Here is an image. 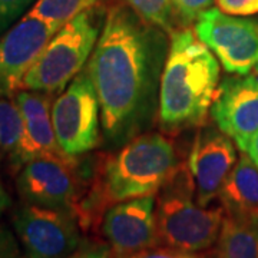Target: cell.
<instances>
[{"instance_id":"obj_1","label":"cell","mask_w":258,"mask_h":258,"mask_svg":"<svg viewBox=\"0 0 258 258\" xmlns=\"http://www.w3.org/2000/svg\"><path fill=\"white\" fill-rule=\"evenodd\" d=\"M169 39L132 9L112 6L88 62L101 106L102 145L116 151L158 120Z\"/></svg>"},{"instance_id":"obj_2","label":"cell","mask_w":258,"mask_h":258,"mask_svg":"<svg viewBox=\"0 0 258 258\" xmlns=\"http://www.w3.org/2000/svg\"><path fill=\"white\" fill-rule=\"evenodd\" d=\"M218 85V59L195 32L179 29L169 35L159 88V129L174 137L204 125Z\"/></svg>"},{"instance_id":"obj_3","label":"cell","mask_w":258,"mask_h":258,"mask_svg":"<svg viewBox=\"0 0 258 258\" xmlns=\"http://www.w3.org/2000/svg\"><path fill=\"white\" fill-rule=\"evenodd\" d=\"M182 162L172 137L145 132L102 159L96 181L83 204L85 221L92 225L102 208L157 194Z\"/></svg>"},{"instance_id":"obj_4","label":"cell","mask_w":258,"mask_h":258,"mask_svg":"<svg viewBox=\"0 0 258 258\" xmlns=\"http://www.w3.org/2000/svg\"><path fill=\"white\" fill-rule=\"evenodd\" d=\"M155 214L161 245L201 252L215 245L225 210L198 203L189 168L181 164L157 192Z\"/></svg>"},{"instance_id":"obj_5","label":"cell","mask_w":258,"mask_h":258,"mask_svg":"<svg viewBox=\"0 0 258 258\" xmlns=\"http://www.w3.org/2000/svg\"><path fill=\"white\" fill-rule=\"evenodd\" d=\"M95 9L86 10L56 32L25 78L23 89L56 95L85 69L102 32Z\"/></svg>"},{"instance_id":"obj_6","label":"cell","mask_w":258,"mask_h":258,"mask_svg":"<svg viewBox=\"0 0 258 258\" xmlns=\"http://www.w3.org/2000/svg\"><path fill=\"white\" fill-rule=\"evenodd\" d=\"M56 138L66 155L78 158L102 144L101 106L88 66L52 105Z\"/></svg>"},{"instance_id":"obj_7","label":"cell","mask_w":258,"mask_h":258,"mask_svg":"<svg viewBox=\"0 0 258 258\" xmlns=\"http://www.w3.org/2000/svg\"><path fill=\"white\" fill-rule=\"evenodd\" d=\"M13 227L25 258H69L83 242L79 220L68 210L23 203Z\"/></svg>"},{"instance_id":"obj_8","label":"cell","mask_w":258,"mask_h":258,"mask_svg":"<svg viewBox=\"0 0 258 258\" xmlns=\"http://www.w3.org/2000/svg\"><path fill=\"white\" fill-rule=\"evenodd\" d=\"M16 188L23 203L68 210L78 217L89 194L78 171V158H37L20 168Z\"/></svg>"},{"instance_id":"obj_9","label":"cell","mask_w":258,"mask_h":258,"mask_svg":"<svg viewBox=\"0 0 258 258\" xmlns=\"http://www.w3.org/2000/svg\"><path fill=\"white\" fill-rule=\"evenodd\" d=\"M195 35L230 75H248L258 62V20L205 10L195 22Z\"/></svg>"},{"instance_id":"obj_10","label":"cell","mask_w":258,"mask_h":258,"mask_svg":"<svg viewBox=\"0 0 258 258\" xmlns=\"http://www.w3.org/2000/svg\"><path fill=\"white\" fill-rule=\"evenodd\" d=\"M157 194L109 205L101 231L111 248V258H125L161 245L157 227Z\"/></svg>"},{"instance_id":"obj_11","label":"cell","mask_w":258,"mask_h":258,"mask_svg":"<svg viewBox=\"0 0 258 258\" xmlns=\"http://www.w3.org/2000/svg\"><path fill=\"white\" fill-rule=\"evenodd\" d=\"M210 116L230 137L240 152H247L258 132V76L230 75L218 85Z\"/></svg>"},{"instance_id":"obj_12","label":"cell","mask_w":258,"mask_h":258,"mask_svg":"<svg viewBox=\"0 0 258 258\" xmlns=\"http://www.w3.org/2000/svg\"><path fill=\"white\" fill-rule=\"evenodd\" d=\"M56 29L26 13L0 36V98H15Z\"/></svg>"},{"instance_id":"obj_13","label":"cell","mask_w":258,"mask_h":258,"mask_svg":"<svg viewBox=\"0 0 258 258\" xmlns=\"http://www.w3.org/2000/svg\"><path fill=\"white\" fill-rule=\"evenodd\" d=\"M237 161V147L230 137L207 122L198 128L186 165L192 175L197 200L203 207L218 198Z\"/></svg>"},{"instance_id":"obj_14","label":"cell","mask_w":258,"mask_h":258,"mask_svg":"<svg viewBox=\"0 0 258 258\" xmlns=\"http://www.w3.org/2000/svg\"><path fill=\"white\" fill-rule=\"evenodd\" d=\"M15 101L23 118V137L16 155L9 162L13 171L19 172L25 164L37 158L75 159L64 154L56 138L52 120L53 95L22 89Z\"/></svg>"},{"instance_id":"obj_15","label":"cell","mask_w":258,"mask_h":258,"mask_svg":"<svg viewBox=\"0 0 258 258\" xmlns=\"http://www.w3.org/2000/svg\"><path fill=\"white\" fill-rule=\"evenodd\" d=\"M218 200L227 214L258 215V166L247 152L240 154Z\"/></svg>"},{"instance_id":"obj_16","label":"cell","mask_w":258,"mask_h":258,"mask_svg":"<svg viewBox=\"0 0 258 258\" xmlns=\"http://www.w3.org/2000/svg\"><path fill=\"white\" fill-rule=\"evenodd\" d=\"M214 258H258V215L225 212Z\"/></svg>"},{"instance_id":"obj_17","label":"cell","mask_w":258,"mask_h":258,"mask_svg":"<svg viewBox=\"0 0 258 258\" xmlns=\"http://www.w3.org/2000/svg\"><path fill=\"white\" fill-rule=\"evenodd\" d=\"M102 0H37L28 13L56 30L86 10L95 9Z\"/></svg>"},{"instance_id":"obj_18","label":"cell","mask_w":258,"mask_h":258,"mask_svg":"<svg viewBox=\"0 0 258 258\" xmlns=\"http://www.w3.org/2000/svg\"><path fill=\"white\" fill-rule=\"evenodd\" d=\"M23 137V118L16 101L0 98V149L8 155L9 162L18 152Z\"/></svg>"},{"instance_id":"obj_19","label":"cell","mask_w":258,"mask_h":258,"mask_svg":"<svg viewBox=\"0 0 258 258\" xmlns=\"http://www.w3.org/2000/svg\"><path fill=\"white\" fill-rule=\"evenodd\" d=\"M129 8L149 25L162 29L168 35L175 32V12L171 0H125Z\"/></svg>"},{"instance_id":"obj_20","label":"cell","mask_w":258,"mask_h":258,"mask_svg":"<svg viewBox=\"0 0 258 258\" xmlns=\"http://www.w3.org/2000/svg\"><path fill=\"white\" fill-rule=\"evenodd\" d=\"M37 0H0V36L23 18Z\"/></svg>"},{"instance_id":"obj_21","label":"cell","mask_w":258,"mask_h":258,"mask_svg":"<svg viewBox=\"0 0 258 258\" xmlns=\"http://www.w3.org/2000/svg\"><path fill=\"white\" fill-rule=\"evenodd\" d=\"M214 0H171L178 18L184 23H195L205 10L211 8Z\"/></svg>"},{"instance_id":"obj_22","label":"cell","mask_w":258,"mask_h":258,"mask_svg":"<svg viewBox=\"0 0 258 258\" xmlns=\"http://www.w3.org/2000/svg\"><path fill=\"white\" fill-rule=\"evenodd\" d=\"M217 5L218 9L232 16L258 15V0H217Z\"/></svg>"},{"instance_id":"obj_23","label":"cell","mask_w":258,"mask_h":258,"mask_svg":"<svg viewBox=\"0 0 258 258\" xmlns=\"http://www.w3.org/2000/svg\"><path fill=\"white\" fill-rule=\"evenodd\" d=\"M125 258H200L195 252L184 251V249L172 248V247H165V245H158L154 248L145 249L137 252L134 255H129Z\"/></svg>"},{"instance_id":"obj_24","label":"cell","mask_w":258,"mask_h":258,"mask_svg":"<svg viewBox=\"0 0 258 258\" xmlns=\"http://www.w3.org/2000/svg\"><path fill=\"white\" fill-rule=\"evenodd\" d=\"M69 258H111V248L101 241H83Z\"/></svg>"},{"instance_id":"obj_25","label":"cell","mask_w":258,"mask_h":258,"mask_svg":"<svg viewBox=\"0 0 258 258\" xmlns=\"http://www.w3.org/2000/svg\"><path fill=\"white\" fill-rule=\"evenodd\" d=\"M0 258H25L15 235L0 225Z\"/></svg>"},{"instance_id":"obj_26","label":"cell","mask_w":258,"mask_h":258,"mask_svg":"<svg viewBox=\"0 0 258 258\" xmlns=\"http://www.w3.org/2000/svg\"><path fill=\"white\" fill-rule=\"evenodd\" d=\"M10 203H12V201H10L9 194L5 189V186H3L2 181H0V217L3 215V212L9 208Z\"/></svg>"},{"instance_id":"obj_27","label":"cell","mask_w":258,"mask_h":258,"mask_svg":"<svg viewBox=\"0 0 258 258\" xmlns=\"http://www.w3.org/2000/svg\"><path fill=\"white\" fill-rule=\"evenodd\" d=\"M247 154H248V157L254 161V164L258 166V132L257 135L251 139L248 148H247Z\"/></svg>"},{"instance_id":"obj_28","label":"cell","mask_w":258,"mask_h":258,"mask_svg":"<svg viewBox=\"0 0 258 258\" xmlns=\"http://www.w3.org/2000/svg\"><path fill=\"white\" fill-rule=\"evenodd\" d=\"M254 69H255V75L258 76V62H257V64H255V68H254Z\"/></svg>"}]
</instances>
